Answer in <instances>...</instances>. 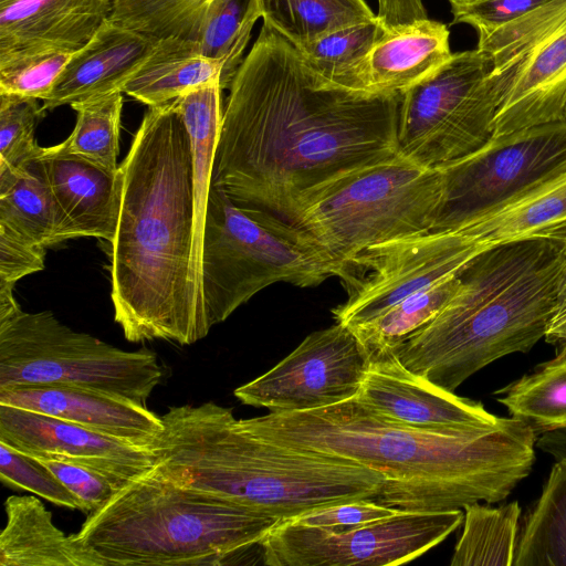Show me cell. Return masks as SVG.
<instances>
[{"label":"cell","mask_w":566,"mask_h":566,"mask_svg":"<svg viewBox=\"0 0 566 566\" xmlns=\"http://www.w3.org/2000/svg\"><path fill=\"white\" fill-rule=\"evenodd\" d=\"M211 184L286 221L303 196L399 154L400 94H371L315 71L263 23L229 87Z\"/></svg>","instance_id":"6da1fadb"},{"label":"cell","mask_w":566,"mask_h":566,"mask_svg":"<svg viewBox=\"0 0 566 566\" xmlns=\"http://www.w3.org/2000/svg\"><path fill=\"white\" fill-rule=\"evenodd\" d=\"M291 448L345 458L379 472L376 502L400 511H449L505 500L532 471L537 434L523 420L423 429L388 418L356 397L303 411L241 419Z\"/></svg>","instance_id":"7a4b0ae2"},{"label":"cell","mask_w":566,"mask_h":566,"mask_svg":"<svg viewBox=\"0 0 566 566\" xmlns=\"http://www.w3.org/2000/svg\"><path fill=\"white\" fill-rule=\"evenodd\" d=\"M119 170V211L109 243L114 321L132 343L191 345L211 326L190 274V139L171 102L148 107Z\"/></svg>","instance_id":"3957f363"},{"label":"cell","mask_w":566,"mask_h":566,"mask_svg":"<svg viewBox=\"0 0 566 566\" xmlns=\"http://www.w3.org/2000/svg\"><path fill=\"white\" fill-rule=\"evenodd\" d=\"M151 442L153 474L274 517L355 500L377 501L382 475L355 461L291 448L249 430L213 401L170 407Z\"/></svg>","instance_id":"277c9868"},{"label":"cell","mask_w":566,"mask_h":566,"mask_svg":"<svg viewBox=\"0 0 566 566\" xmlns=\"http://www.w3.org/2000/svg\"><path fill=\"white\" fill-rule=\"evenodd\" d=\"M565 270L556 235L490 245L459 272L444 307L391 352L408 370L449 391L494 360L544 338Z\"/></svg>","instance_id":"5b68a950"},{"label":"cell","mask_w":566,"mask_h":566,"mask_svg":"<svg viewBox=\"0 0 566 566\" xmlns=\"http://www.w3.org/2000/svg\"><path fill=\"white\" fill-rule=\"evenodd\" d=\"M277 523L150 471L88 514L75 536L103 566L222 565L260 546Z\"/></svg>","instance_id":"8992f818"},{"label":"cell","mask_w":566,"mask_h":566,"mask_svg":"<svg viewBox=\"0 0 566 566\" xmlns=\"http://www.w3.org/2000/svg\"><path fill=\"white\" fill-rule=\"evenodd\" d=\"M342 274V265L304 230L268 210L239 206L211 184L201 249L211 327L272 284L312 287Z\"/></svg>","instance_id":"52a82bcc"},{"label":"cell","mask_w":566,"mask_h":566,"mask_svg":"<svg viewBox=\"0 0 566 566\" xmlns=\"http://www.w3.org/2000/svg\"><path fill=\"white\" fill-rule=\"evenodd\" d=\"M442 197L439 169L397 154L311 190L289 222L308 233L344 271L371 247L430 231Z\"/></svg>","instance_id":"ba28073f"},{"label":"cell","mask_w":566,"mask_h":566,"mask_svg":"<svg viewBox=\"0 0 566 566\" xmlns=\"http://www.w3.org/2000/svg\"><path fill=\"white\" fill-rule=\"evenodd\" d=\"M163 377L154 352L120 349L72 329L51 311L20 310L0 322V389L67 386L146 406Z\"/></svg>","instance_id":"9c48e42d"},{"label":"cell","mask_w":566,"mask_h":566,"mask_svg":"<svg viewBox=\"0 0 566 566\" xmlns=\"http://www.w3.org/2000/svg\"><path fill=\"white\" fill-rule=\"evenodd\" d=\"M479 49L457 52L433 76L400 96L398 151L439 169L484 146L494 134L501 90Z\"/></svg>","instance_id":"30bf717a"},{"label":"cell","mask_w":566,"mask_h":566,"mask_svg":"<svg viewBox=\"0 0 566 566\" xmlns=\"http://www.w3.org/2000/svg\"><path fill=\"white\" fill-rule=\"evenodd\" d=\"M478 35L501 90L493 136L566 122V0Z\"/></svg>","instance_id":"8fae6325"},{"label":"cell","mask_w":566,"mask_h":566,"mask_svg":"<svg viewBox=\"0 0 566 566\" xmlns=\"http://www.w3.org/2000/svg\"><path fill=\"white\" fill-rule=\"evenodd\" d=\"M439 170L443 197L431 230L464 228L566 171V122L493 136L478 150Z\"/></svg>","instance_id":"7c38bea8"},{"label":"cell","mask_w":566,"mask_h":566,"mask_svg":"<svg viewBox=\"0 0 566 566\" xmlns=\"http://www.w3.org/2000/svg\"><path fill=\"white\" fill-rule=\"evenodd\" d=\"M462 509L398 511L392 516L335 532L279 522L260 544L270 566H389L411 562L463 523Z\"/></svg>","instance_id":"4fadbf2b"},{"label":"cell","mask_w":566,"mask_h":566,"mask_svg":"<svg viewBox=\"0 0 566 566\" xmlns=\"http://www.w3.org/2000/svg\"><path fill=\"white\" fill-rule=\"evenodd\" d=\"M490 245L462 228L430 230L371 247L344 266L347 298L332 310L335 322L356 327L406 297L457 274Z\"/></svg>","instance_id":"5bb4252c"},{"label":"cell","mask_w":566,"mask_h":566,"mask_svg":"<svg viewBox=\"0 0 566 566\" xmlns=\"http://www.w3.org/2000/svg\"><path fill=\"white\" fill-rule=\"evenodd\" d=\"M369 356L340 323L311 333L265 374L234 389L243 405L272 412L325 408L358 395Z\"/></svg>","instance_id":"9a60e30c"},{"label":"cell","mask_w":566,"mask_h":566,"mask_svg":"<svg viewBox=\"0 0 566 566\" xmlns=\"http://www.w3.org/2000/svg\"><path fill=\"white\" fill-rule=\"evenodd\" d=\"M0 442L31 457L57 455L98 470L118 486L148 474L153 452L48 415L0 403Z\"/></svg>","instance_id":"2e32d148"},{"label":"cell","mask_w":566,"mask_h":566,"mask_svg":"<svg viewBox=\"0 0 566 566\" xmlns=\"http://www.w3.org/2000/svg\"><path fill=\"white\" fill-rule=\"evenodd\" d=\"M356 398L388 418L423 429L489 426L500 419L480 401L460 397L408 370L391 352L369 359Z\"/></svg>","instance_id":"e0dca14e"},{"label":"cell","mask_w":566,"mask_h":566,"mask_svg":"<svg viewBox=\"0 0 566 566\" xmlns=\"http://www.w3.org/2000/svg\"><path fill=\"white\" fill-rule=\"evenodd\" d=\"M448 27L429 18L386 31L333 82L371 94H403L452 57Z\"/></svg>","instance_id":"ac0fdd59"},{"label":"cell","mask_w":566,"mask_h":566,"mask_svg":"<svg viewBox=\"0 0 566 566\" xmlns=\"http://www.w3.org/2000/svg\"><path fill=\"white\" fill-rule=\"evenodd\" d=\"M0 403L55 417L146 449L164 429L161 417L146 406L76 387L3 388Z\"/></svg>","instance_id":"d6986e66"},{"label":"cell","mask_w":566,"mask_h":566,"mask_svg":"<svg viewBox=\"0 0 566 566\" xmlns=\"http://www.w3.org/2000/svg\"><path fill=\"white\" fill-rule=\"evenodd\" d=\"M158 40L107 19L72 53L50 95L42 101V111L122 92Z\"/></svg>","instance_id":"ffe728a7"},{"label":"cell","mask_w":566,"mask_h":566,"mask_svg":"<svg viewBox=\"0 0 566 566\" xmlns=\"http://www.w3.org/2000/svg\"><path fill=\"white\" fill-rule=\"evenodd\" d=\"M42 168L64 217L70 239L93 237L113 241L120 202V170L107 171L63 150L42 147Z\"/></svg>","instance_id":"44dd1931"},{"label":"cell","mask_w":566,"mask_h":566,"mask_svg":"<svg viewBox=\"0 0 566 566\" xmlns=\"http://www.w3.org/2000/svg\"><path fill=\"white\" fill-rule=\"evenodd\" d=\"M114 0H0V54L82 48L111 18Z\"/></svg>","instance_id":"7402d4cb"},{"label":"cell","mask_w":566,"mask_h":566,"mask_svg":"<svg viewBox=\"0 0 566 566\" xmlns=\"http://www.w3.org/2000/svg\"><path fill=\"white\" fill-rule=\"evenodd\" d=\"M6 526L0 534V566H103L75 534L66 535L35 496L4 501Z\"/></svg>","instance_id":"603a6c76"},{"label":"cell","mask_w":566,"mask_h":566,"mask_svg":"<svg viewBox=\"0 0 566 566\" xmlns=\"http://www.w3.org/2000/svg\"><path fill=\"white\" fill-rule=\"evenodd\" d=\"M222 91L220 78H217L171 102L180 114L190 139L195 199L190 274L205 313L201 292V249L213 163L223 113Z\"/></svg>","instance_id":"cb8c5ba5"},{"label":"cell","mask_w":566,"mask_h":566,"mask_svg":"<svg viewBox=\"0 0 566 566\" xmlns=\"http://www.w3.org/2000/svg\"><path fill=\"white\" fill-rule=\"evenodd\" d=\"M222 67L220 61L202 54L195 42L161 38L122 92L148 107L161 106L220 78Z\"/></svg>","instance_id":"d4e9b609"},{"label":"cell","mask_w":566,"mask_h":566,"mask_svg":"<svg viewBox=\"0 0 566 566\" xmlns=\"http://www.w3.org/2000/svg\"><path fill=\"white\" fill-rule=\"evenodd\" d=\"M39 156L19 169L0 168V226L46 248L70 238Z\"/></svg>","instance_id":"484cf974"},{"label":"cell","mask_w":566,"mask_h":566,"mask_svg":"<svg viewBox=\"0 0 566 566\" xmlns=\"http://www.w3.org/2000/svg\"><path fill=\"white\" fill-rule=\"evenodd\" d=\"M494 396L511 417L526 422L536 434L566 431V347Z\"/></svg>","instance_id":"4316f807"},{"label":"cell","mask_w":566,"mask_h":566,"mask_svg":"<svg viewBox=\"0 0 566 566\" xmlns=\"http://www.w3.org/2000/svg\"><path fill=\"white\" fill-rule=\"evenodd\" d=\"M513 566H566V465L559 461L523 518Z\"/></svg>","instance_id":"83f0119b"},{"label":"cell","mask_w":566,"mask_h":566,"mask_svg":"<svg viewBox=\"0 0 566 566\" xmlns=\"http://www.w3.org/2000/svg\"><path fill=\"white\" fill-rule=\"evenodd\" d=\"M263 23L302 48L349 25L377 20L365 0H256Z\"/></svg>","instance_id":"f1b7e54d"},{"label":"cell","mask_w":566,"mask_h":566,"mask_svg":"<svg viewBox=\"0 0 566 566\" xmlns=\"http://www.w3.org/2000/svg\"><path fill=\"white\" fill-rule=\"evenodd\" d=\"M563 222H566V171L501 211L462 229L480 243L493 245L536 235Z\"/></svg>","instance_id":"f546056e"},{"label":"cell","mask_w":566,"mask_h":566,"mask_svg":"<svg viewBox=\"0 0 566 566\" xmlns=\"http://www.w3.org/2000/svg\"><path fill=\"white\" fill-rule=\"evenodd\" d=\"M463 511V530L450 565H513L522 514L517 501L497 507L473 503Z\"/></svg>","instance_id":"4dcf8cb0"},{"label":"cell","mask_w":566,"mask_h":566,"mask_svg":"<svg viewBox=\"0 0 566 566\" xmlns=\"http://www.w3.org/2000/svg\"><path fill=\"white\" fill-rule=\"evenodd\" d=\"M460 286L459 274L412 294L371 321L353 329L369 359L391 350L428 324L451 300Z\"/></svg>","instance_id":"1f68e13d"},{"label":"cell","mask_w":566,"mask_h":566,"mask_svg":"<svg viewBox=\"0 0 566 566\" xmlns=\"http://www.w3.org/2000/svg\"><path fill=\"white\" fill-rule=\"evenodd\" d=\"M256 0H211L200 23L197 44L202 54L222 63L220 83L229 90L244 56L256 20Z\"/></svg>","instance_id":"d6a6232c"},{"label":"cell","mask_w":566,"mask_h":566,"mask_svg":"<svg viewBox=\"0 0 566 566\" xmlns=\"http://www.w3.org/2000/svg\"><path fill=\"white\" fill-rule=\"evenodd\" d=\"M123 94L116 91L71 105L77 114L76 124L60 144L63 150L117 172Z\"/></svg>","instance_id":"836d02e7"},{"label":"cell","mask_w":566,"mask_h":566,"mask_svg":"<svg viewBox=\"0 0 566 566\" xmlns=\"http://www.w3.org/2000/svg\"><path fill=\"white\" fill-rule=\"evenodd\" d=\"M211 0H133L112 12L111 20L149 36L197 43Z\"/></svg>","instance_id":"e575fe53"},{"label":"cell","mask_w":566,"mask_h":566,"mask_svg":"<svg viewBox=\"0 0 566 566\" xmlns=\"http://www.w3.org/2000/svg\"><path fill=\"white\" fill-rule=\"evenodd\" d=\"M72 53L41 50L0 54V94L46 99Z\"/></svg>","instance_id":"d590c367"},{"label":"cell","mask_w":566,"mask_h":566,"mask_svg":"<svg viewBox=\"0 0 566 566\" xmlns=\"http://www.w3.org/2000/svg\"><path fill=\"white\" fill-rule=\"evenodd\" d=\"M385 32L377 19L332 31L298 49L315 71L333 81L361 59Z\"/></svg>","instance_id":"8d00e7d4"},{"label":"cell","mask_w":566,"mask_h":566,"mask_svg":"<svg viewBox=\"0 0 566 566\" xmlns=\"http://www.w3.org/2000/svg\"><path fill=\"white\" fill-rule=\"evenodd\" d=\"M39 101L0 94V168L19 169L40 155L35 127L44 112Z\"/></svg>","instance_id":"74e56055"},{"label":"cell","mask_w":566,"mask_h":566,"mask_svg":"<svg viewBox=\"0 0 566 566\" xmlns=\"http://www.w3.org/2000/svg\"><path fill=\"white\" fill-rule=\"evenodd\" d=\"M0 480L57 506L85 512L83 503L41 462L0 442Z\"/></svg>","instance_id":"f35d334b"},{"label":"cell","mask_w":566,"mask_h":566,"mask_svg":"<svg viewBox=\"0 0 566 566\" xmlns=\"http://www.w3.org/2000/svg\"><path fill=\"white\" fill-rule=\"evenodd\" d=\"M33 458L83 503L87 515L105 505L119 490L112 479L91 467L52 454Z\"/></svg>","instance_id":"ab89813d"},{"label":"cell","mask_w":566,"mask_h":566,"mask_svg":"<svg viewBox=\"0 0 566 566\" xmlns=\"http://www.w3.org/2000/svg\"><path fill=\"white\" fill-rule=\"evenodd\" d=\"M549 0H449L452 23H465L478 34L494 31Z\"/></svg>","instance_id":"60d3db41"},{"label":"cell","mask_w":566,"mask_h":566,"mask_svg":"<svg viewBox=\"0 0 566 566\" xmlns=\"http://www.w3.org/2000/svg\"><path fill=\"white\" fill-rule=\"evenodd\" d=\"M400 510L373 500H355L322 506L290 521L335 532L352 530L392 516Z\"/></svg>","instance_id":"b9f144b4"},{"label":"cell","mask_w":566,"mask_h":566,"mask_svg":"<svg viewBox=\"0 0 566 566\" xmlns=\"http://www.w3.org/2000/svg\"><path fill=\"white\" fill-rule=\"evenodd\" d=\"M45 247L0 226V280L13 283L44 269Z\"/></svg>","instance_id":"7bdbcfd3"},{"label":"cell","mask_w":566,"mask_h":566,"mask_svg":"<svg viewBox=\"0 0 566 566\" xmlns=\"http://www.w3.org/2000/svg\"><path fill=\"white\" fill-rule=\"evenodd\" d=\"M544 232L559 238L565 249V270L559 284L558 295L554 312L547 324L545 340L557 349L566 347V222L555 226Z\"/></svg>","instance_id":"ee69618b"},{"label":"cell","mask_w":566,"mask_h":566,"mask_svg":"<svg viewBox=\"0 0 566 566\" xmlns=\"http://www.w3.org/2000/svg\"><path fill=\"white\" fill-rule=\"evenodd\" d=\"M537 446L555 458L556 461L566 465V433L552 431L541 434L536 440Z\"/></svg>","instance_id":"f6af8a7d"},{"label":"cell","mask_w":566,"mask_h":566,"mask_svg":"<svg viewBox=\"0 0 566 566\" xmlns=\"http://www.w3.org/2000/svg\"><path fill=\"white\" fill-rule=\"evenodd\" d=\"M13 283L0 280V322L9 319L21 310L13 296Z\"/></svg>","instance_id":"bcb514c9"},{"label":"cell","mask_w":566,"mask_h":566,"mask_svg":"<svg viewBox=\"0 0 566 566\" xmlns=\"http://www.w3.org/2000/svg\"><path fill=\"white\" fill-rule=\"evenodd\" d=\"M130 1H133V0H114L113 11L124 7L125 4L129 3Z\"/></svg>","instance_id":"7dc6e473"}]
</instances>
